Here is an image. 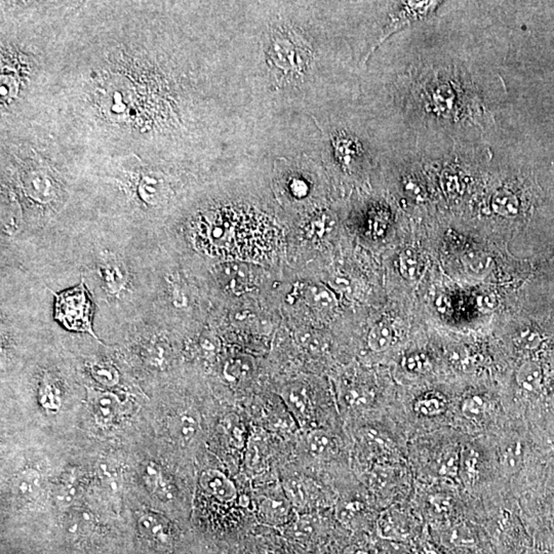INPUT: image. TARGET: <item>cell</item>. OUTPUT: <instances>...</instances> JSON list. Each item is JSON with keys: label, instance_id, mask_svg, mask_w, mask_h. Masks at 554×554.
<instances>
[{"label": "cell", "instance_id": "f6af8a7d", "mask_svg": "<svg viewBox=\"0 0 554 554\" xmlns=\"http://www.w3.org/2000/svg\"><path fill=\"white\" fill-rule=\"evenodd\" d=\"M553 403H554V398H553Z\"/></svg>", "mask_w": 554, "mask_h": 554}, {"label": "cell", "instance_id": "8d00e7d4", "mask_svg": "<svg viewBox=\"0 0 554 554\" xmlns=\"http://www.w3.org/2000/svg\"><path fill=\"white\" fill-rule=\"evenodd\" d=\"M226 429L231 437L232 441L236 442L237 446H243V442H245V428L243 427V424L238 421L237 417L228 419L227 423L225 424Z\"/></svg>", "mask_w": 554, "mask_h": 554}, {"label": "cell", "instance_id": "9a60e30c", "mask_svg": "<svg viewBox=\"0 0 554 554\" xmlns=\"http://www.w3.org/2000/svg\"><path fill=\"white\" fill-rule=\"evenodd\" d=\"M143 480L148 489L159 498L170 499L172 497V485L156 463L148 462L144 465Z\"/></svg>", "mask_w": 554, "mask_h": 554}, {"label": "cell", "instance_id": "74e56055", "mask_svg": "<svg viewBox=\"0 0 554 554\" xmlns=\"http://www.w3.org/2000/svg\"><path fill=\"white\" fill-rule=\"evenodd\" d=\"M431 508L439 514H444L451 512V498L444 494H433L428 499Z\"/></svg>", "mask_w": 554, "mask_h": 554}, {"label": "cell", "instance_id": "ba28073f", "mask_svg": "<svg viewBox=\"0 0 554 554\" xmlns=\"http://www.w3.org/2000/svg\"><path fill=\"white\" fill-rule=\"evenodd\" d=\"M284 492L292 505L306 508L312 504L323 502V491L318 483L301 478H289L284 483Z\"/></svg>", "mask_w": 554, "mask_h": 554}, {"label": "cell", "instance_id": "7a4b0ae2", "mask_svg": "<svg viewBox=\"0 0 554 554\" xmlns=\"http://www.w3.org/2000/svg\"><path fill=\"white\" fill-rule=\"evenodd\" d=\"M309 59L310 50L294 32L280 27L272 31L267 63L278 83L300 79L306 70Z\"/></svg>", "mask_w": 554, "mask_h": 554}, {"label": "cell", "instance_id": "6da1fadb", "mask_svg": "<svg viewBox=\"0 0 554 554\" xmlns=\"http://www.w3.org/2000/svg\"><path fill=\"white\" fill-rule=\"evenodd\" d=\"M277 234L265 217L245 209H225L204 216L196 237L211 254L260 260L273 250Z\"/></svg>", "mask_w": 554, "mask_h": 554}, {"label": "cell", "instance_id": "2e32d148", "mask_svg": "<svg viewBox=\"0 0 554 554\" xmlns=\"http://www.w3.org/2000/svg\"><path fill=\"white\" fill-rule=\"evenodd\" d=\"M307 450L314 457L328 458L337 451L336 439L327 431L314 429L306 437Z\"/></svg>", "mask_w": 554, "mask_h": 554}, {"label": "cell", "instance_id": "b9f144b4", "mask_svg": "<svg viewBox=\"0 0 554 554\" xmlns=\"http://www.w3.org/2000/svg\"><path fill=\"white\" fill-rule=\"evenodd\" d=\"M540 343V338L536 333L523 332L515 338V344L519 347L524 349H533Z\"/></svg>", "mask_w": 554, "mask_h": 554}, {"label": "cell", "instance_id": "4316f807", "mask_svg": "<svg viewBox=\"0 0 554 554\" xmlns=\"http://www.w3.org/2000/svg\"><path fill=\"white\" fill-rule=\"evenodd\" d=\"M77 495H79V489L72 476L61 480L54 489V501L61 506L71 505Z\"/></svg>", "mask_w": 554, "mask_h": 554}, {"label": "cell", "instance_id": "9c48e42d", "mask_svg": "<svg viewBox=\"0 0 554 554\" xmlns=\"http://www.w3.org/2000/svg\"><path fill=\"white\" fill-rule=\"evenodd\" d=\"M200 485L205 492L220 502L229 503L236 499L237 489L234 483L223 472L216 469L202 471L200 476Z\"/></svg>", "mask_w": 554, "mask_h": 554}, {"label": "cell", "instance_id": "52a82bcc", "mask_svg": "<svg viewBox=\"0 0 554 554\" xmlns=\"http://www.w3.org/2000/svg\"><path fill=\"white\" fill-rule=\"evenodd\" d=\"M88 401L95 420L101 425H108L120 414V400L116 394L95 388L86 389Z\"/></svg>", "mask_w": 554, "mask_h": 554}, {"label": "cell", "instance_id": "ac0fdd59", "mask_svg": "<svg viewBox=\"0 0 554 554\" xmlns=\"http://www.w3.org/2000/svg\"><path fill=\"white\" fill-rule=\"evenodd\" d=\"M492 209L498 215L512 218L519 212V198L508 189H499L492 196Z\"/></svg>", "mask_w": 554, "mask_h": 554}, {"label": "cell", "instance_id": "836d02e7", "mask_svg": "<svg viewBox=\"0 0 554 554\" xmlns=\"http://www.w3.org/2000/svg\"><path fill=\"white\" fill-rule=\"evenodd\" d=\"M308 299L310 302L318 308H330L334 306L335 298L330 295L328 289L321 287H313L308 292Z\"/></svg>", "mask_w": 554, "mask_h": 554}, {"label": "cell", "instance_id": "484cf974", "mask_svg": "<svg viewBox=\"0 0 554 554\" xmlns=\"http://www.w3.org/2000/svg\"><path fill=\"white\" fill-rule=\"evenodd\" d=\"M90 371L93 379L103 386L113 387L120 382V373L112 364L97 362L91 366Z\"/></svg>", "mask_w": 554, "mask_h": 554}, {"label": "cell", "instance_id": "3957f363", "mask_svg": "<svg viewBox=\"0 0 554 554\" xmlns=\"http://www.w3.org/2000/svg\"><path fill=\"white\" fill-rule=\"evenodd\" d=\"M54 296V316L57 321L67 330L86 333L97 339L93 330V305L83 279H81L79 286Z\"/></svg>", "mask_w": 554, "mask_h": 554}, {"label": "cell", "instance_id": "44dd1931", "mask_svg": "<svg viewBox=\"0 0 554 554\" xmlns=\"http://www.w3.org/2000/svg\"><path fill=\"white\" fill-rule=\"evenodd\" d=\"M38 400L41 407L47 412H59L62 407L61 391L59 387L54 384V381L45 378L41 382L40 391H38Z\"/></svg>", "mask_w": 554, "mask_h": 554}, {"label": "cell", "instance_id": "f546056e", "mask_svg": "<svg viewBox=\"0 0 554 554\" xmlns=\"http://www.w3.org/2000/svg\"><path fill=\"white\" fill-rule=\"evenodd\" d=\"M400 272L407 280H415L418 277V255L412 250H405L400 256Z\"/></svg>", "mask_w": 554, "mask_h": 554}, {"label": "cell", "instance_id": "603a6c76", "mask_svg": "<svg viewBox=\"0 0 554 554\" xmlns=\"http://www.w3.org/2000/svg\"><path fill=\"white\" fill-rule=\"evenodd\" d=\"M501 466L507 474L515 473L523 464L524 446L521 442H512L501 453Z\"/></svg>", "mask_w": 554, "mask_h": 554}, {"label": "cell", "instance_id": "8992f818", "mask_svg": "<svg viewBox=\"0 0 554 554\" xmlns=\"http://www.w3.org/2000/svg\"><path fill=\"white\" fill-rule=\"evenodd\" d=\"M292 507L293 505L279 487H272L266 494L260 495L257 502L260 519L272 526L286 524L291 517Z\"/></svg>", "mask_w": 554, "mask_h": 554}, {"label": "cell", "instance_id": "7402d4cb", "mask_svg": "<svg viewBox=\"0 0 554 554\" xmlns=\"http://www.w3.org/2000/svg\"><path fill=\"white\" fill-rule=\"evenodd\" d=\"M393 328L386 321H380L369 330V347L375 352H382L390 347L393 341Z\"/></svg>", "mask_w": 554, "mask_h": 554}, {"label": "cell", "instance_id": "ee69618b", "mask_svg": "<svg viewBox=\"0 0 554 554\" xmlns=\"http://www.w3.org/2000/svg\"><path fill=\"white\" fill-rule=\"evenodd\" d=\"M553 526H554V512H553Z\"/></svg>", "mask_w": 554, "mask_h": 554}, {"label": "cell", "instance_id": "7bdbcfd3", "mask_svg": "<svg viewBox=\"0 0 554 554\" xmlns=\"http://www.w3.org/2000/svg\"><path fill=\"white\" fill-rule=\"evenodd\" d=\"M351 554H369L367 551L362 550V549H357V550L353 551Z\"/></svg>", "mask_w": 554, "mask_h": 554}, {"label": "cell", "instance_id": "ffe728a7", "mask_svg": "<svg viewBox=\"0 0 554 554\" xmlns=\"http://www.w3.org/2000/svg\"><path fill=\"white\" fill-rule=\"evenodd\" d=\"M101 275L105 287L111 293H118L127 284L125 268L118 262L110 261L104 264L101 268Z\"/></svg>", "mask_w": 554, "mask_h": 554}, {"label": "cell", "instance_id": "d6a6232c", "mask_svg": "<svg viewBox=\"0 0 554 554\" xmlns=\"http://www.w3.org/2000/svg\"><path fill=\"white\" fill-rule=\"evenodd\" d=\"M373 398V393L369 390L360 387L348 390L345 396L346 403L352 408L367 407L371 403Z\"/></svg>", "mask_w": 554, "mask_h": 554}, {"label": "cell", "instance_id": "5bb4252c", "mask_svg": "<svg viewBox=\"0 0 554 554\" xmlns=\"http://www.w3.org/2000/svg\"><path fill=\"white\" fill-rule=\"evenodd\" d=\"M168 428L171 437L178 444L187 446L197 435L198 431H200V422L191 412H182V414L175 415V417L171 418V420L168 421Z\"/></svg>", "mask_w": 554, "mask_h": 554}, {"label": "cell", "instance_id": "d590c367", "mask_svg": "<svg viewBox=\"0 0 554 554\" xmlns=\"http://www.w3.org/2000/svg\"><path fill=\"white\" fill-rule=\"evenodd\" d=\"M403 367L409 373L420 374L425 371L429 367V360L427 357L421 353H415L405 357Z\"/></svg>", "mask_w": 554, "mask_h": 554}, {"label": "cell", "instance_id": "1f68e13d", "mask_svg": "<svg viewBox=\"0 0 554 554\" xmlns=\"http://www.w3.org/2000/svg\"><path fill=\"white\" fill-rule=\"evenodd\" d=\"M246 465L252 471L261 472L265 468V459L259 444L255 442L248 444L246 451Z\"/></svg>", "mask_w": 554, "mask_h": 554}, {"label": "cell", "instance_id": "7c38bea8", "mask_svg": "<svg viewBox=\"0 0 554 554\" xmlns=\"http://www.w3.org/2000/svg\"><path fill=\"white\" fill-rule=\"evenodd\" d=\"M378 533L383 539L401 541L407 539L410 533L407 519L396 510H388L381 515L377 523Z\"/></svg>", "mask_w": 554, "mask_h": 554}, {"label": "cell", "instance_id": "83f0119b", "mask_svg": "<svg viewBox=\"0 0 554 554\" xmlns=\"http://www.w3.org/2000/svg\"><path fill=\"white\" fill-rule=\"evenodd\" d=\"M461 412L469 420H482L487 412V400L480 396H468L463 400Z\"/></svg>", "mask_w": 554, "mask_h": 554}, {"label": "cell", "instance_id": "8fae6325", "mask_svg": "<svg viewBox=\"0 0 554 554\" xmlns=\"http://www.w3.org/2000/svg\"><path fill=\"white\" fill-rule=\"evenodd\" d=\"M219 268L218 277L227 291L238 294L245 293L252 289V273L248 267L231 263Z\"/></svg>", "mask_w": 554, "mask_h": 554}, {"label": "cell", "instance_id": "e0dca14e", "mask_svg": "<svg viewBox=\"0 0 554 554\" xmlns=\"http://www.w3.org/2000/svg\"><path fill=\"white\" fill-rule=\"evenodd\" d=\"M543 371L539 364L526 362L517 373V382L524 391L535 392L541 387Z\"/></svg>", "mask_w": 554, "mask_h": 554}, {"label": "cell", "instance_id": "d6986e66", "mask_svg": "<svg viewBox=\"0 0 554 554\" xmlns=\"http://www.w3.org/2000/svg\"><path fill=\"white\" fill-rule=\"evenodd\" d=\"M459 475L465 483H473L480 475V456L471 446H465L460 454Z\"/></svg>", "mask_w": 554, "mask_h": 554}, {"label": "cell", "instance_id": "d4e9b609", "mask_svg": "<svg viewBox=\"0 0 554 554\" xmlns=\"http://www.w3.org/2000/svg\"><path fill=\"white\" fill-rule=\"evenodd\" d=\"M414 410L424 417H437L446 410V401L437 396H424L416 400Z\"/></svg>", "mask_w": 554, "mask_h": 554}, {"label": "cell", "instance_id": "4dcf8cb0", "mask_svg": "<svg viewBox=\"0 0 554 554\" xmlns=\"http://www.w3.org/2000/svg\"><path fill=\"white\" fill-rule=\"evenodd\" d=\"M446 540L457 547H469L475 543V538L471 531L465 526H455L446 533Z\"/></svg>", "mask_w": 554, "mask_h": 554}, {"label": "cell", "instance_id": "5b68a950", "mask_svg": "<svg viewBox=\"0 0 554 554\" xmlns=\"http://www.w3.org/2000/svg\"><path fill=\"white\" fill-rule=\"evenodd\" d=\"M139 532L154 548L168 551L175 543L174 531L168 519L154 512L141 513L138 517Z\"/></svg>", "mask_w": 554, "mask_h": 554}, {"label": "cell", "instance_id": "4fadbf2b", "mask_svg": "<svg viewBox=\"0 0 554 554\" xmlns=\"http://www.w3.org/2000/svg\"><path fill=\"white\" fill-rule=\"evenodd\" d=\"M284 401L294 417L302 425H308L312 420V405L306 390L300 385H293L284 390Z\"/></svg>", "mask_w": 554, "mask_h": 554}, {"label": "cell", "instance_id": "f1b7e54d", "mask_svg": "<svg viewBox=\"0 0 554 554\" xmlns=\"http://www.w3.org/2000/svg\"><path fill=\"white\" fill-rule=\"evenodd\" d=\"M460 453L455 450L446 451L437 461V473L444 478H454L459 475Z\"/></svg>", "mask_w": 554, "mask_h": 554}, {"label": "cell", "instance_id": "f35d334b", "mask_svg": "<svg viewBox=\"0 0 554 554\" xmlns=\"http://www.w3.org/2000/svg\"><path fill=\"white\" fill-rule=\"evenodd\" d=\"M224 374L226 379L236 382L245 375V364L241 359L231 360L226 364Z\"/></svg>", "mask_w": 554, "mask_h": 554}, {"label": "cell", "instance_id": "e575fe53", "mask_svg": "<svg viewBox=\"0 0 554 554\" xmlns=\"http://www.w3.org/2000/svg\"><path fill=\"white\" fill-rule=\"evenodd\" d=\"M287 188H289V192L294 196V197L302 200V198L306 197L308 191H309V186L306 179L303 178V175L293 174L289 175V180H287Z\"/></svg>", "mask_w": 554, "mask_h": 554}, {"label": "cell", "instance_id": "277c9868", "mask_svg": "<svg viewBox=\"0 0 554 554\" xmlns=\"http://www.w3.org/2000/svg\"><path fill=\"white\" fill-rule=\"evenodd\" d=\"M400 4V10L396 11L392 15L391 20H390L386 28L384 29L380 40H378V42L374 45L373 49L367 54L364 63L368 60L369 57L375 52V50L381 45V43L384 42L389 36L396 33V31L400 30L403 27L408 26L410 23L415 22V21L427 18L430 13H434L435 10L441 6L442 2L408 1L401 2Z\"/></svg>", "mask_w": 554, "mask_h": 554}, {"label": "cell", "instance_id": "cb8c5ba5", "mask_svg": "<svg viewBox=\"0 0 554 554\" xmlns=\"http://www.w3.org/2000/svg\"><path fill=\"white\" fill-rule=\"evenodd\" d=\"M66 530L71 535L84 536L93 528V517L84 510H73L65 517Z\"/></svg>", "mask_w": 554, "mask_h": 554}, {"label": "cell", "instance_id": "30bf717a", "mask_svg": "<svg viewBox=\"0 0 554 554\" xmlns=\"http://www.w3.org/2000/svg\"><path fill=\"white\" fill-rule=\"evenodd\" d=\"M11 492L23 501H34L42 492V475L35 469H25L13 476Z\"/></svg>", "mask_w": 554, "mask_h": 554}, {"label": "cell", "instance_id": "ab89813d", "mask_svg": "<svg viewBox=\"0 0 554 554\" xmlns=\"http://www.w3.org/2000/svg\"><path fill=\"white\" fill-rule=\"evenodd\" d=\"M340 143L342 144L338 148L340 157L342 159L341 161L344 164H349L351 161H353L352 159L354 158V156H357V152H359V147L352 141L345 140V139L340 141Z\"/></svg>", "mask_w": 554, "mask_h": 554}, {"label": "cell", "instance_id": "60d3db41", "mask_svg": "<svg viewBox=\"0 0 554 554\" xmlns=\"http://www.w3.org/2000/svg\"><path fill=\"white\" fill-rule=\"evenodd\" d=\"M362 509H364V505L360 502L347 503L340 508L339 517L344 523H349V521H352Z\"/></svg>", "mask_w": 554, "mask_h": 554}]
</instances>
